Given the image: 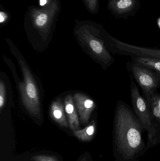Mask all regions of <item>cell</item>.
<instances>
[{"label": "cell", "instance_id": "obj_1", "mask_svg": "<svg viewBox=\"0 0 160 161\" xmlns=\"http://www.w3.org/2000/svg\"><path fill=\"white\" fill-rule=\"evenodd\" d=\"M142 125L129 106L118 100L114 116V130L118 152L126 159L133 158L143 147Z\"/></svg>", "mask_w": 160, "mask_h": 161}, {"label": "cell", "instance_id": "obj_2", "mask_svg": "<svg viewBox=\"0 0 160 161\" xmlns=\"http://www.w3.org/2000/svg\"><path fill=\"white\" fill-rule=\"evenodd\" d=\"M130 76V94L132 107L142 129L147 130V147H153L157 142L159 128L153 118L150 105L145 97L141 94L133 78Z\"/></svg>", "mask_w": 160, "mask_h": 161}, {"label": "cell", "instance_id": "obj_3", "mask_svg": "<svg viewBox=\"0 0 160 161\" xmlns=\"http://www.w3.org/2000/svg\"><path fill=\"white\" fill-rule=\"evenodd\" d=\"M127 69L138 83L148 104L160 86V74L138 62L129 61Z\"/></svg>", "mask_w": 160, "mask_h": 161}, {"label": "cell", "instance_id": "obj_4", "mask_svg": "<svg viewBox=\"0 0 160 161\" xmlns=\"http://www.w3.org/2000/svg\"><path fill=\"white\" fill-rule=\"evenodd\" d=\"M18 60L23 75V81L19 84L23 103L32 116L40 118V102L36 84L23 59L19 58Z\"/></svg>", "mask_w": 160, "mask_h": 161}, {"label": "cell", "instance_id": "obj_5", "mask_svg": "<svg viewBox=\"0 0 160 161\" xmlns=\"http://www.w3.org/2000/svg\"><path fill=\"white\" fill-rule=\"evenodd\" d=\"M111 38L115 47L114 51L116 53L130 57L136 56L160 58V49L134 46L122 42L112 37Z\"/></svg>", "mask_w": 160, "mask_h": 161}, {"label": "cell", "instance_id": "obj_6", "mask_svg": "<svg viewBox=\"0 0 160 161\" xmlns=\"http://www.w3.org/2000/svg\"><path fill=\"white\" fill-rule=\"evenodd\" d=\"M74 102L82 123H88L91 114L95 108V103L87 96L77 93L74 95Z\"/></svg>", "mask_w": 160, "mask_h": 161}, {"label": "cell", "instance_id": "obj_7", "mask_svg": "<svg viewBox=\"0 0 160 161\" xmlns=\"http://www.w3.org/2000/svg\"><path fill=\"white\" fill-rule=\"evenodd\" d=\"M65 110L68 118L70 127L72 130H78L80 128L79 117L74 98L70 95L67 96L65 100Z\"/></svg>", "mask_w": 160, "mask_h": 161}, {"label": "cell", "instance_id": "obj_8", "mask_svg": "<svg viewBox=\"0 0 160 161\" xmlns=\"http://www.w3.org/2000/svg\"><path fill=\"white\" fill-rule=\"evenodd\" d=\"M65 107L61 99H57L52 103L50 109V115L52 119L62 127H68L66 118Z\"/></svg>", "mask_w": 160, "mask_h": 161}, {"label": "cell", "instance_id": "obj_9", "mask_svg": "<svg viewBox=\"0 0 160 161\" xmlns=\"http://www.w3.org/2000/svg\"><path fill=\"white\" fill-rule=\"evenodd\" d=\"M136 4V0H111V7L118 14L130 12L135 7Z\"/></svg>", "mask_w": 160, "mask_h": 161}, {"label": "cell", "instance_id": "obj_10", "mask_svg": "<svg viewBox=\"0 0 160 161\" xmlns=\"http://www.w3.org/2000/svg\"><path fill=\"white\" fill-rule=\"evenodd\" d=\"M132 61L143 64L160 74V58L144 56H131Z\"/></svg>", "mask_w": 160, "mask_h": 161}, {"label": "cell", "instance_id": "obj_11", "mask_svg": "<svg viewBox=\"0 0 160 161\" xmlns=\"http://www.w3.org/2000/svg\"><path fill=\"white\" fill-rule=\"evenodd\" d=\"M95 122L94 120H92L89 125L85 128L81 130H75L74 133L78 139L81 141H90L95 134Z\"/></svg>", "mask_w": 160, "mask_h": 161}, {"label": "cell", "instance_id": "obj_12", "mask_svg": "<svg viewBox=\"0 0 160 161\" xmlns=\"http://www.w3.org/2000/svg\"><path fill=\"white\" fill-rule=\"evenodd\" d=\"M6 89L4 83L2 80H0V111L2 112L5 103Z\"/></svg>", "mask_w": 160, "mask_h": 161}, {"label": "cell", "instance_id": "obj_13", "mask_svg": "<svg viewBox=\"0 0 160 161\" xmlns=\"http://www.w3.org/2000/svg\"><path fill=\"white\" fill-rule=\"evenodd\" d=\"M150 107L153 118L159 126V125H160V107L157 105L150 104Z\"/></svg>", "mask_w": 160, "mask_h": 161}, {"label": "cell", "instance_id": "obj_14", "mask_svg": "<svg viewBox=\"0 0 160 161\" xmlns=\"http://www.w3.org/2000/svg\"><path fill=\"white\" fill-rule=\"evenodd\" d=\"M48 17L46 14L39 15L36 20V23L39 26H42L47 22Z\"/></svg>", "mask_w": 160, "mask_h": 161}, {"label": "cell", "instance_id": "obj_15", "mask_svg": "<svg viewBox=\"0 0 160 161\" xmlns=\"http://www.w3.org/2000/svg\"><path fill=\"white\" fill-rule=\"evenodd\" d=\"M34 159L36 161H55L52 158H49L47 156H37Z\"/></svg>", "mask_w": 160, "mask_h": 161}, {"label": "cell", "instance_id": "obj_16", "mask_svg": "<svg viewBox=\"0 0 160 161\" xmlns=\"http://www.w3.org/2000/svg\"><path fill=\"white\" fill-rule=\"evenodd\" d=\"M6 15L3 12H0V22L2 23L4 21Z\"/></svg>", "mask_w": 160, "mask_h": 161}, {"label": "cell", "instance_id": "obj_17", "mask_svg": "<svg viewBox=\"0 0 160 161\" xmlns=\"http://www.w3.org/2000/svg\"><path fill=\"white\" fill-rule=\"evenodd\" d=\"M46 0H40V5L41 6H43L46 3Z\"/></svg>", "mask_w": 160, "mask_h": 161}, {"label": "cell", "instance_id": "obj_18", "mask_svg": "<svg viewBox=\"0 0 160 161\" xmlns=\"http://www.w3.org/2000/svg\"><path fill=\"white\" fill-rule=\"evenodd\" d=\"M159 25H160V19H159Z\"/></svg>", "mask_w": 160, "mask_h": 161}, {"label": "cell", "instance_id": "obj_19", "mask_svg": "<svg viewBox=\"0 0 160 161\" xmlns=\"http://www.w3.org/2000/svg\"><path fill=\"white\" fill-rule=\"evenodd\" d=\"M81 161H85V159H83V160H82Z\"/></svg>", "mask_w": 160, "mask_h": 161}]
</instances>
